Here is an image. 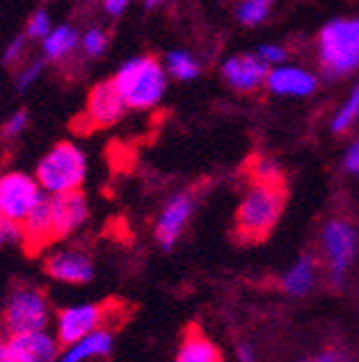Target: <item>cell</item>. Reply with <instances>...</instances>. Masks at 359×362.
Segmentation results:
<instances>
[{
    "label": "cell",
    "instance_id": "obj_1",
    "mask_svg": "<svg viewBox=\"0 0 359 362\" xmlns=\"http://www.w3.org/2000/svg\"><path fill=\"white\" fill-rule=\"evenodd\" d=\"M168 71L164 61L151 54L125 59L112 76V82L129 110H153L168 90Z\"/></svg>",
    "mask_w": 359,
    "mask_h": 362
},
{
    "label": "cell",
    "instance_id": "obj_2",
    "mask_svg": "<svg viewBox=\"0 0 359 362\" xmlns=\"http://www.w3.org/2000/svg\"><path fill=\"white\" fill-rule=\"evenodd\" d=\"M317 63L327 80H342L359 69V16H342L321 26Z\"/></svg>",
    "mask_w": 359,
    "mask_h": 362
},
{
    "label": "cell",
    "instance_id": "obj_3",
    "mask_svg": "<svg viewBox=\"0 0 359 362\" xmlns=\"http://www.w3.org/2000/svg\"><path fill=\"white\" fill-rule=\"evenodd\" d=\"M286 205L284 184L252 181L235 211V231L243 242H260L276 229Z\"/></svg>",
    "mask_w": 359,
    "mask_h": 362
},
{
    "label": "cell",
    "instance_id": "obj_4",
    "mask_svg": "<svg viewBox=\"0 0 359 362\" xmlns=\"http://www.w3.org/2000/svg\"><path fill=\"white\" fill-rule=\"evenodd\" d=\"M88 175L86 153L69 141L50 147L37 162L35 177L46 194H69L82 190Z\"/></svg>",
    "mask_w": 359,
    "mask_h": 362
},
{
    "label": "cell",
    "instance_id": "obj_5",
    "mask_svg": "<svg viewBox=\"0 0 359 362\" xmlns=\"http://www.w3.org/2000/svg\"><path fill=\"white\" fill-rule=\"evenodd\" d=\"M319 246H321V259L325 263L327 285L334 291H342L348 281V272L355 265L359 252L357 226L342 216L325 220L319 233Z\"/></svg>",
    "mask_w": 359,
    "mask_h": 362
},
{
    "label": "cell",
    "instance_id": "obj_6",
    "mask_svg": "<svg viewBox=\"0 0 359 362\" xmlns=\"http://www.w3.org/2000/svg\"><path fill=\"white\" fill-rule=\"evenodd\" d=\"M50 324V302L41 289L22 285L16 287L3 313V328L9 334L46 330Z\"/></svg>",
    "mask_w": 359,
    "mask_h": 362
},
{
    "label": "cell",
    "instance_id": "obj_7",
    "mask_svg": "<svg viewBox=\"0 0 359 362\" xmlns=\"http://www.w3.org/2000/svg\"><path fill=\"white\" fill-rule=\"evenodd\" d=\"M43 197L46 192L35 175L24 170H7L0 175V214L24 222Z\"/></svg>",
    "mask_w": 359,
    "mask_h": 362
},
{
    "label": "cell",
    "instance_id": "obj_8",
    "mask_svg": "<svg viewBox=\"0 0 359 362\" xmlns=\"http://www.w3.org/2000/svg\"><path fill=\"white\" fill-rule=\"evenodd\" d=\"M196 209V197L192 190H181L172 194L159 209L153 226L155 242L162 250H172L183 238L188 224Z\"/></svg>",
    "mask_w": 359,
    "mask_h": 362
},
{
    "label": "cell",
    "instance_id": "obj_9",
    "mask_svg": "<svg viewBox=\"0 0 359 362\" xmlns=\"http://www.w3.org/2000/svg\"><path fill=\"white\" fill-rule=\"evenodd\" d=\"M319 86V74L297 63H282L278 67H272L264 80V88L269 93L284 100H308L317 93Z\"/></svg>",
    "mask_w": 359,
    "mask_h": 362
},
{
    "label": "cell",
    "instance_id": "obj_10",
    "mask_svg": "<svg viewBox=\"0 0 359 362\" xmlns=\"http://www.w3.org/2000/svg\"><path fill=\"white\" fill-rule=\"evenodd\" d=\"M106 308L95 302H82V304H71L59 310L56 324H54V334L61 341L63 347L88 337L91 332L104 328L106 322Z\"/></svg>",
    "mask_w": 359,
    "mask_h": 362
},
{
    "label": "cell",
    "instance_id": "obj_11",
    "mask_svg": "<svg viewBox=\"0 0 359 362\" xmlns=\"http://www.w3.org/2000/svg\"><path fill=\"white\" fill-rule=\"evenodd\" d=\"M269 67L256 57V52H239L221 61L219 76L235 93L250 95L264 86Z\"/></svg>",
    "mask_w": 359,
    "mask_h": 362
},
{
    "label": "cell",
    "instance_id": "obj_12",
    "mask_svg": "<svg viewBox=\"0 0 359 362\" xmlns=\"http://www.w3.org/2000/svg\"><path fill=\"white\" fill-rule=\"evenodd\" d=\"M46 274L63 285H86L95 279V263L84 250L56 248L46 257Z\"/></svg>",
    "mask_w": 359,
    "mask_h": 362
},
{
    "label": "cell",
    "instance_id": "obj_13",
    "mask_svg": "<svg viewBox=\"0 0 359 362\" xmlns=\"http://www.w3.org/2000/svg\"><path fill=\"white\" fill-rule=\"evenodd\" d=\"M13 362H56L61 341L46 330L16 332L3 341Z\"/></svg>",
    "mask_w": 359,
    "mask_h": 362
},
{
    "label": "cell",
    "instance_id": "obj_14",
    "mask_svg": "<svg viewBox=\"0 0 359 362\" xmlns=\"http://www.w3.org/2000/svg\"><path fill=\"white\" fill-rule=\"evenodd\" d=\"M50 214H52V235L54 242L65 240L80 231L88 218V201L84 192L69 194H50Z\"/></svg>",
    "mask_w": 359,
    "mask_h": 362
},
{
    "label": "cell",
    "instance_id": "obj_15",
    "mask_svg": "<svg viewBox=\"0 0 359 362\" xmlns=\"http://www.w3.org/2000/svg\"><path fill=\"white\" fill-rule=\"evenodd\" d=\"M127 104L123 102L121 93L116 90L112 78L97 82L91 93H88L86 100V119L91 121L97 127H110L114 123H118L125 112H127Z\"/></svg>",
    "mask_w": 359,
    "mask_h": 362
},
{
    "label": "cell",
    "instance_id": "obj_16",
    "mask_svg": "<svg viewBox=\"0 0 359 362\" xmlns=\"http://www.w3.org/2000/svg\"><path fill=\"white\" fill-rule=\"evenodd\" d=\"M319 283V259L312 252L297 257L280 276V287L291 298H305Z\"/></svg>",
    "mask_w": 359,
    "mask_h": 362
},
{
    "label": "cell",
    "instance_id": "obj_17",
    "mask_svg": "<svg viewBox=\"0 0 359 362\" xmlns=\"http://www.w3.org/2000/svg\"><path fill=\"white\" fill-rule=\"evenodd\" d=\"M112 345H114L112 332L106 328H99L88 337L67 345L56 362H86L91 358H104L112 351Z\"/></svg>",
    "mask_w": 359,
    "mask_h": 362
},
{
    "label": "cell",
    "instance_id": "obj_18",
    "mask_svg": "<svg viewBox=\"0 0 359 362\" xmlns=\"http://www.w3.org/2000/svg\"><path fill=\"white\" fill-rule=\"evenodd\" d=\"M82 33L71 24H59L50 30L48 37L41 39V57L48 63H61L69 59L80 48Z\"/></svg>",
    "mask_w": 359,
    "mask_h": 362
},
{
    "label": "cell",
    "instance_id": "obj_19",
    "mask_svg": "<svg viewBox=\"0 0 359 362\" xmlns=\"http://www.w3.org/2000/svg\"><path fill=\"white\" fill-rule=\"evenodd\" d=\"M24 224V235H26V246L30 250H37L54 242L52 235V214H50V194L41 199V203L28 214V218L22 222Z\"/></svg>",
    "mask_w": 359,
    "mask_h": 362
},
{
    "label": "cell",
    "instance_id": "obj_20",
    "mask_svg": "<svg viewBox=\"0 0 359 362\" xmlns=\"http://www.w3.org/2000/svg\"><path fill=\"white\" fill-rule=\"evenodd\" d=\"M164 67L176 82H194L202 74V63L188 48H172L164 54Z\"/></svg>",
    "mask_w": 359,
    "mask_h": 362
},
{
    "label": "cell",
    "instance_id": "obj_21",
    "mask_svg": "<svg viewBox=\"0 0 359 362\" xmlns=\"http://www.w3.org/2000/svg\"><path fill=\"white\" fill-rule=\"evenodd\" d=\"M174 362H221V354L205 334L188 332L176 349Z\"/></svg>",
    "mask_w": 359,
    "mask_h": 362
},
{
    "label": "cell",
    "instance_id": "obj_22",
    "mask_svg": "<svg viewBox=\"0 0 359 362\" xmlns=\"http://www.w3.org/2000/svg\"><path fill=\"white\" fill-rule=\"evenodd\" d=\"M357 121H359V82L351 86V90L342 100V104L338 106V110L331 115L329 132L336 136H342V134L351 132L357 125Z\"/></svg>",
    "mask_w": 359,
    "mask_h": 362
},
{
    "label": "cell",
    "instance_id": "obj_23",
    "mask_svg": "<svg viewBox=\"0 0 359 362\" xmlns=\"http://www.w3.org/2000/svg\"><path fill=\"white\" fill-rule=\"evenodd\" d=\"M276 0H237L235 20L245 28L262 26L274 11Z\"/></svg>",
    "mask_w": 359,
    "mask_h": 362
},
{
    "label": "cell",
    "instance_id": "obj_24",
    "mask_svg": "<svg viewBox=\"0 0 359 362\" xmlns=\"http://www.w3.org/2000/svg\"><path fill=\"white\" fill-rule=\"evenodd\" d=\"M110 37L102 26H88L80 37V50L86 59H102L108 52Z\"/></svg>",
    "mask_w": 359,
    "mask_h": 362
},
{
    "label": "cell",
    "instance_id": "obj_25",
    "mask_svg": "<svg viewBox=\"0 0 359 362\" xmlns=\"http://www.w3.org/2000/svg\"><path fill=\"white\" fill-rule=\"evenodd\" d=\"M46 65L48 61L43 57H37V59H30L28 63L20 65L18 67V74H16V88L20 90V93H24V90H28L32 84L39 82V78L43 76V71H46Z\"/></svg>",
    "mask_w": 359,
    "mask_h": 362
},
{
    "label": "cell",
    "instance_id": "obj_26",
    "mask_svg": "<svg viewBox=\"0 0 359 362\" xmlns=\"http://www.w3.org/2000/svg\"><path fill=\"white\" fill-rule=\"evenodd\" d=\"M252 177L254 181H262V184H284V173L274 158H256L252 166Z\"/></svg>",
    "mask_w": 359,
    "mask_h": 362
},
{
    "label": "cell",
    "instance_id": "obj_27",
    "mask_svg": "<svg viewBox=\"0 0 359 362\" xmlns=\"http://www.w3.org/2000/svg\"><path fill=\"white\" fill-rule=\"evenodd\" d=\"M24 242H26L24 224L20 220H13L5 214H0V248L20 246Z\"/></svg>",
    "mask_w": 359,
    "mask_h": 362
},
{
    "label": "cell",
    "instance_id": "obj_28",
    "mask_svg": "<svg viewBox=\"0 0 359 362\" xmlns=\"http://www.w3.org/2000/svg\"><path fill=\"white\" fill-rule=\"evenodd\" d=\"M256 57L272 69V67H278V65H282V63H288V57H291V52H288V48L284 43H278V41H264V43H260L258 48H256Z\"/></svg>",
    "mask_w": 359,
    "mask_h": 362
},
{
    "label": "cell",
    "instance_id": "obj_29",
    "mask_svg": "<svg viewBox=\"0 0 359 362\" xmlns=\"http://www.w3.org/2000/svg\"><path fill=\"white\" fill-rule=\"evenodd\" d=\"M54 28L52 24V18L46 9H35L30 16H28V22H26V37L32 39V41H41L43 37H48L50 30Z\"/></svg>",
    "mask_w": 359,
    "mask_h": 362
},
{
    "label": "cell",
    "instance_id": "obj_30",
    "mask_svg": "<svg viewBox=\"0 0 359 362\" xmlns=\"http://www.w3.org/2000/svg\"><path fill=\"white\" fill-rule=\"evenodd\" d=\"M28 41H30V39L26 37V33L16 35L13 39L7 41L5 50H3V65H5V67H18V65H20V61H22V57H24V52H26Z\"/></svg>",
    "mask_w": 359,
    "mask_h": 362
},
{
    "label": "cell",
    "instance_id": "obj_31",
    "mask_svg": "<svg viewBox=\"0 0 359 362\" xmlns=\"http://www.w3.org/2000/svg\"><path fill=\"white\" fill-rule=\"evenodd\" d=\"M28 125H30L28 112L24 108L22 110H16L3 123V136H5V139H9V141H13V139H18V136H22L28 129Z\"/></svg>",
    "mask_w": 359,
    "mask_h": 362
},
{
    "label": "cell",
    "instance_id": "obj_32",
    "mask_svg": "<svg viewBox=\"0 0 359 362\" xmlns=\"http://www.w3.org/2000/svg\"><path fill=\"white\" fill-rule=\"evenodd\" d=\"M342 168L348 175H355L357 181H359V136L353 143H348V147L344 149V153H342Z\"/></svg>",
    "mask_w": 359,
    "mask_h": 362
},
{
    "label": "cell",
    "instance_id": "obj_33",
    "mask_svg": "<svg viewBox=\"0 0 359 362\" xmlns=\"http://www.w3.org/2000/svg\"><path fill=\"white\" fill-rule=\"evenodd\" d=\"M131 7V0H102V9L110 18H123Z\"/></svg>",
    "mask_w": 359,
    "mask_h": 362
},
{
    "label": "cell",
    "instance_id": "obj_34",
    "mask_svg": "<svg viewBox=\"0 0 359 362\" xmlns=\"http://www.w3.org/2000/svg\"><path fill=\"white\" fill-rule=\"evenodd\" d=\"M235 354H237V362H258L256 347H252V345H250V343H245V341L237 345Z\"/></svg>",
    "mask_w": 359,
    "mask_h": 362
},
{
    "label": "cell",
    "instance_id": "obj_35",
    "mask_svg": "<svg viewBox=\"0 0 359 362\" xmlns=\"http://www.w3.org/2000/svg\"><path fill=\"white\" fill-rule=\"evenodd\" d=\"M317 362H355L348 354H344V351H338V349H327V351H323L319 358H317Z\"/></svg>",
    "mask_w": 359,
    "mask_h": 362
},
{
    "label": "cell",
    "instance_id": "obj_36",
    "mask_svg": "<svg viewBox=\"0 0 359 362\" xmlns=\"http://www.w3.org/2000/svg\"><path fill=\"white\" fill-rule=\"evenodd\" d=\"M166 3H168V0H142V7H145L147 11H157V9H162Z\"/></svg>",
    "mask_w": 359,
    "mask_h": 362
},
{
    "label": "cell",
    "instance_id": "obj_37",
    "mask_svg": "<svg viewBox=\"0 0 359 362\" xmlns=\"http://www.w3.org/2000/svg\"><path fill=\"white\" fill-rule=\"evenodd\" d=\"M0 362H13V360H11V356H9V351L5 349V345H3V343H0Z\"/></svg>",
    "mask_w": 359,
    "mask_h": 362
},
{
    "label": "cell",
    "instance_id": "obj_38",
    "mask_svg": "<svg viewBox=\"0 0 359 362\" xmlns=\"http://www.w3.org/2000/svg\"><path fill=\"white\" fill-rule=\"evenodd\" d=\"M299 362H317V360H299Z\"/></svg>",
    "mask_w": 359,
    "mask_h": 362
}]
</instances>
